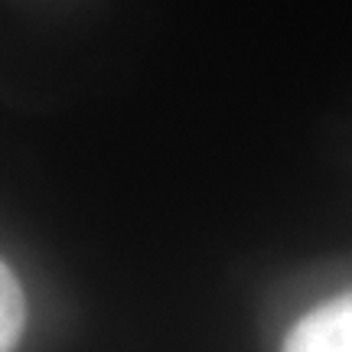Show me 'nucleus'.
I'll return each mask as SVG.
<instances>
[{"mask_svg": "<svg viewBox=\"0 0 352 352\" xmlns=\"http://www.w3.org/2000/svg\"><path fill=\"white\" fill-rule=\"evenodd\" d=\"M284 352H352V290L303 316Z\"/></svg>", "mask_w": 352, "mask_h": 352, "instance_id": "f257e3e1", "label": "nucleus"}, {"mask_svg": "<svg viewBox=\"0 0 352 352\" xmlns=\"http://www.w3.org/2000/svg\"><path fill=\"white\" fill-rule=\"evenodd\" d=\"M23 290L10 274V267L0 261V352H13L23 333Z\"/></svg>", "mask_w": 352, "mask_h": 352, "instance_id": "f03ea898", "label": "nucleus"}]
</instances>
